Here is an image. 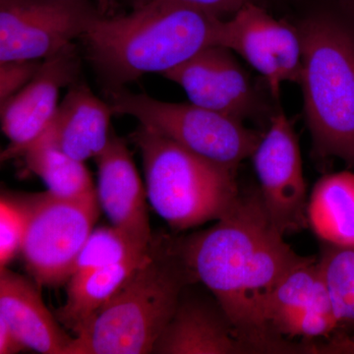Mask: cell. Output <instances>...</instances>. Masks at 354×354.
<instances>
[{
  "label": "cell",
  "instance_id": "obj_30",
  "mask_svg": "<svg viewBox=\"0 0 354 354\" xmlns=\"http://www.w3.org/2000/svg\"><path fill=\"white\" fill-rule=\"evenodd\" d=\"M95 1H97V0H95Z\"/></svg>",
  "mask_w": 354,
  "mask_h": 354
},
{
  "label": "cell",
  "instance_id": "obj_11",
  "mask_svg": "<svg viewBox=\"0 0 354 354\" xmlns=\"http://www.w3.org/2000/svg\"><path fill=\"white\" fill-rule=\"evenodd\" d=\"M81 57L74 44L41 62L34 78L10 99L1 102V129L9 146L1 160L20 156L26 147L43 134L59 106L62 88L78 82Z\"/></svg>",
  "mask_w": 354,
  "mask_h": 354
},
{
  "label": "cell",
  "instance_id": "obj_25",
  "mask_svg": "<svg viewBox=\"0 0 354 354\" xmlns=\"http://www.w3.org/2000/svg\"><path fill=\"white\" fill-rule=\"evenodd\" d=\"M127 1L129 2L132 9L155 1L183 4V6L194 7V8L200 9L205 12L213 14L220 18L234 15L248 2L261 3L260 0H127Z\"/></svg>",
  "mask_w": 354,
  "mask_h": 354
},
{
  "label": "cell",
  "instance_id": "obj_6",
  "mask_svg": "<svg viewBox=\"0 0 354 354\" xmlns=\"http://www.w3.org/2000/svg\"><path fill=\"white\" fill-rule=\"evenodd\" d=\"M114 114L129 115L153 131L171 139L209 162L236 171L252 157L260 143L258 133L241 118L192 104L158 101L124 88L109 93Z\"/></svg>",
  "mask_w": 354,
  "mask_h": 354
},
{
  "label": "cell",
  "instance_id": "obj_18",
  "mask_svg": "<svg viewBox=\"0 0 354 354\" xmlns=\"http://www.w3.org/2000/svg\"><path fill=\"white\" fill-rule=\"evenodd\" d=\"M308 225L324 243L354 246V172L319 179L307 205Z\"/></svg>",
  "mask_w": 354,
  "mask_h": 354
},
{
  "label": "cell",
  "instance_id": "obj_28",
  "mask_svg": "<svg viewBox=\"0 0 354 354\" xmlns=\"http://www.w3.org/2000/svg\"><path fill=\"white\" fill-rule=\"evenodd\" d=\"M341 8L354 15V0H337Z\"/></svg>",
  "mask_w": 354,
  "mask_h": 354
},
{
  "label": "cell",
  "instance_id": "obj_22",
  "mask_svg": "<svg viewBox=\"0 0 354 354\" xmlns=\"http://www.w3.org/2000/svg\"><path fill=\"white\" fill-rule=\"evenodd\" d=\"M148 248L139 246L114 227L97 228L91 232L81 249L70 279L122 262L133 256L146 252Z\"/></svg>",
  "mask_w": 354,
  "mask_h": 354
},
{
  "label": "cell",
  "instance_id": "obj_16",
  "mask_svg": "<svg viewBox=\"0 0 354 354\" xmlns=\"http://www.w3.org/2000/svg\"><path fill=\"white\" fill-rule=\"evenodd\" d=\"M0 317L27 349L44 354H68L74 337L58 325L46 308L36 283L0 269Z\"/></svg>",
  "mask_w": 354,
  "mask_h": 354
},
{
  "label": "cell",
  "instance_id": "obj_7",
  "mask_svg": "<svg viewBox=\"0 0 354 354\" xmlns=\"http://www.w3.org/2000/svg\"><path fill=\"white\" fill-rule=\"evenodd\" d=\"M24 201L28 221L21 252L27 269L39 286L62 285L94 230L101 209L97 192L60 198L48 191Z\"/></svg>",
  "mask_w": 354,
  "mask_h": 354
},
{
  "label": "cell",
  "instance_id": "obj_1",
  "mask_svg": "<svg viewBox=\"0 0 354 354\" xmlns=\"http://www.w3.org/2000/svg\"><path fill=\"white\" fill-rule=\"evenodd\" d=\"M274 225L259 189L239 192L213 227L179 241L197 281L215 297L248 353H297L272 332L267 310L297 255Z\"/></svg>",
  "mask_w": 354,
  "mask_h": 354
},
{
  "label": "cell",
  "instance_id": "obj_10",
  "mask_svg": "<svg viewBox=\"0 0 354 354\" xmlns=\"http://www.w3.org/2000/svg\"><path fill=\"white\" fill-rule=\"evenodd\" d=\"M266 211L283 235L308 225L307 185L297 133L283 111L272 118L269 130L252 155Z\"/></svg>",
  "mask_w": 354,
  "mask_h": 354
},
{
  "label": "cell",
  "instance_id": "obj_17",
  "mask_svg": "<svg viewBox=\"0 0 354 354\" xmlns=\"http://www.w3.org/2000/svg\"><path fill=\"white\" fill-rule=\"evenodd\" d=\"M113 114L109 102L102 101L86 84L76 82L70 86L46 130L60 150L85 162L108 146Z\"/></svg>",
  "mask_w": 354,
  "mask_h": 354
},
{
  "label": "cell",
  "instance_id": "obj_20",
  "mask_svg": "<svg viewBox=\"0 0 354 354\" xmlns=\"http://www.w3.org/2000/svg\"><path fill=\"white\" fill-rule=\"evenodd\" d=\"M28 169L48 186V192L60 198H81L95 192L92 176L83 162L60 150L50 134H43L22 153Z\"/></svg>",
  "mask_w": 354,
  "mask_h": 354
},
{
  "label": "cell",
  "instance_id": "obj_15",
  "mask_svg": "<svg viewBox=\"0 0 354 354\" xmlns=\"http://www.w3.org/2000/svg\"><path fill=\"white\" fill-rule=\"evenodd\" d=\"M185 290L153 353H248L220 305L216 307L199 298L186 297Z\"/></svg>",
  "mask_w": 354,
  "mask_h": 354
},
{
  "label": "cell",
  "instance_id": "obj_13",
  "mask_svg": "<svg viewBox=\"0 0 354 354\" xmlns=\"http://www.w3.org/2000/svg\"><path fill=\"white\" fill-rule=\"evenodd\" d=\"M162 76L180 86L190 102L202 108L241 120L252 108L248 77L225 46H206Z\"/></svg>",
  "mask_w": 354,
  "mask_h": 354
},
{
  "label": "cell",
  "instance_id": "obj_21",
  "mask_svg": "<svg viewBox=\"0 0 354 354\" xmlns=\"http://www.w3.org/2000/svg\"><path fill=\"white\" fill-rule=\"evenodd\" d=\"M318 261L339 325L354 326V246L325 243Z\"/></svg>",
  "mask_w": 354,
  "mask_h": 354
},
{
  "label": "cell",
  "instance_id": "obj_27",
  "mask_svg": "<svg viewBox=\"0 0 354 354\" xmlns=\"http://www.w3.org/2000/svg\"><path fill=\"white\" fill-rule=\"evenodd\" d=\"M27 349L14 334L10 326L0 317V354H14Z\"/></svg>",
  "mask_w": 354,
  "mask_h": 354
},
{
  "label": "cell",
  "instance_id": "obj_3",
  "mask_svg": "<svg viewBox=\"0 0 354 354\" xmlns=\"http://www.w3.org/2000/svg\"><path fill=\"white\" fill-rule=\"evenodd\" d=\"M197 281L178 239H153L145 259L124 286L74 337L68 354H148Z\"/></svg>",
  "mask_w": 354,
  "mask_h": 354
},
{
  "label": "cell",
  "instance_id": "obj_26",
  "mask_svg": "<svg viewBox=\"0 0 354 354\" xmlns=\"http://www.w3.org/2000/svg\"><path fill=\"white\" fill-rule=\"evenodd\" d=\"M309 353L354 354V337H342L328 344L308 346Z\"/></svg>",
  "mask_w": 354,
  "mask_h": 354
},
{
  "label": "cell",
  "instance_id": "obj_8",
  "mask_svg": "<svg viewBox=\"0 0 354 354\" xmlns=\"http://www.w3.org/2000/svg\"><path fill=\"white\" fill-rule=\"evenodd\" d=\"M102 16L95 0H0V62L53 57Z\"/></svg>",
  "mask_w": 354,
  "mask_h": 354
},
{
  "label": "cell",
  "instance_id": "obj_2",
  "mask_svg": "<svg viewBox=\"0 0 354 354\" xmlns=\"http://www.w3.org/2000/svg\"><path fill=\"white\" fill-rule=\"evenodd\" d=\"M223 20L194 7L151 2L127 15L95 20L82 38L86 57L113 92L146 74L162 75L218 44Z\"/></svg>",
  "mask_w": 354,
  "mask_h": 354
},
{
  "label": "cell",
  "instance_id": "obj_5",
  "mask_svg": "<svg viewBox=\"0 0 354 354\" xmlns=\"http://www.w3.org/2000/svg\"><path fill=\"white\" fill-rule=\"evenodd\" d=\"M132 138L143 158L149 202L174 230L218 220L239 196L236 171L209 162L141 124Z\"/></svg>",
  "mask_w": 354,
  "mask_h": 354
},
{
  "label": "cell",
  "instance_id": "obj_14",
  "mask_svg": "<svg viewBox=\"0 0 354 354\" xmlns=\"http://www.w3.org/2000/svg\"><path fill=\"white\" fill-rule=\"evenodd\" d=\"M97 200L113 227L135 243L148 248L153 236L146 195L127 143L114 132L108 146L95 158Z\"/></svg>",
  "mask_w": 354,
  "mask_h": 354
},
{
  "label": "cell",
  "instance_id": "obj_4",
  "mask_svg": "<svg viewBox=\"0 0 354 354\" xmlns=\"http://www.w3.org/2000/svg\"><path fill=\"white\" fill-rule=\"evenodd\" d=\"M353 14L323 10L300 25L305 113L314 150L354 169Z\"/></svg>",
  "mask_w": 354,
  "mask_h": 354
},
{
  "label": "cell",
  "instance_id": "obj_29",
  "mask_svg": "<svg viewBox=\"0 0 354 354\" xmlns=\"http://www.w3.org/2000/svg\"><path fill=\"white\" fill-rule=\"evenodd\" d=\"M109 1L111 0H97V6H99L100 10L104 15H106V12H108Z\"/></svg>",
  "mask_w": 354,
  "mask_h": 354
},
{
  "label": "cell",
  "instance_id": "obj_9",
  "mask_svg": "<svg viewBox=\"0 0 354 354\" xmlns=\"http://www.w3.org/2000/svg\"><path fill=\"white\" fill-rule=\"evenodd\" d=\"M218 46L235 51L259 72L274 97L283 83L301 80L299 32L272 17L258 2H248L230 19L223 20Z\"/></svg>",
  "mask_w": 354,
  "mask_h": 354
},
{
  "label": "cell",
  "instance_id": "obj_24",
  "mask_svg": "<svg viewBox=\"0 0 354 354\" xmlns=\"http://www.w3.org/2000/svg\"><path fill=\"white\" fill-rule=\"evenodd\" d=\"M41 60L0 62V104L10 99L34 78Z\"/></svg>",
  "mask_w": 354,
  "mask_h": 354
},
{
  "label": "cell",
  "instance_id": "obj_12",
  "mask_svg": "<svg viewBox=\"0 0 354 354\" xmlns=\"http://www.w3.org/2000/svg\"><path fill=\"white\" fill-rule=\"evenodd\" d=\"M267 320L279 337L315 339L339 326L319 261L305 257L286 272L270 298Z\"/></svg>",
  "mask_w": 354,
  "mask_h": 354
},
{
  "label": "cell",
  "instance_id": "obj_23",
  "mask_svg": "<svg viewBox=\"0 0 354 354\" xmlns=\"http://www.w3.org/2000/svg\"><path fill=\"white\" fill-rule=\"evenodd\" d=\"M28 212L25 201L2 195L0 202V269L7 268L22 250Z\"/></svg>",
  "mask_w": 354,
  "mask_h": 354
},
{
  "label": "cell",
  "instance_id": "obj_19",
  "mask_svg": "<svg viewBox=\"0 0 354 354\" xmlns=\"http://www.w3.org/2000/svg\"><path fill=\"white\" fill-rule=\"evenodd\" d=\"M147 252L70 279L66 302L57 311L58 320L79 334L124 286Z\"/></svg>",
  "mask_w": 354,
  "mask_h": 354
}]
</instances>
